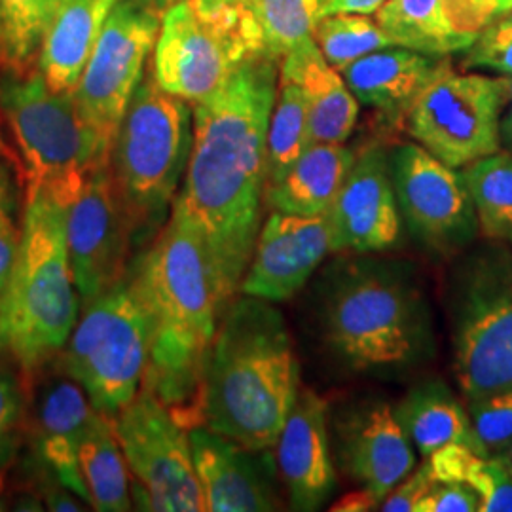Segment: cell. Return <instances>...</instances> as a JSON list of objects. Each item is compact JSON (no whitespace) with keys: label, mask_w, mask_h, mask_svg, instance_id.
<instances>
[{"label":"cell","mask_w":512,"mask_h":512,"mask_svg":"<svg viewBox=\"0 0 512 512\" xmlns=\"http://www.w3.org/2000/svg\"><path fill=\"white\" fill-rule=\"evenodd\" d=\"M475 205L478 230L488 239L512 234V152H495L461 171Z\"/></svg>","instance_id":"cell-30"},{"label":"cell","mask_w":512,"mask_h":512,"mask_svg":"<svg viewBox=\"0 0 512 512\" xmlns=\"http://www.w3.org/2000/svg\"><path fill=\"white\" fill-rule=\"evenodd\" d=\"M387 0H329L325 6V18L334 14H376Z\"/></svg>","instance_id":"cell-42"},{"label":"cell","mask_w":512,"mask_h":512,"mask_svg":"<svg viewBox=\"0 0 512 512\" xmlns=\"http://www.w3.org/2000/svg\"><path fill=\"white\" fill-rule=\"evenodd\" d=\"M311 145L310 112L300 88L279 74L266 143V184L274 186Z\"/></svg>","instance_id":"cell-31"},{"label":"cell","mask_w":512,"mask_h":512,"mask_svg":"<svg viewBox=\"0 0 512 512\" xmlns=\"http://www.w3.org/2000/svg\"><path fill=\"white\" fill-rule=\"evenodd\" d=\"M277 473L294 511L325 507L336 488L330 454L329 404L310 387H300L293 410L274 446Z\"/></svg>","instance_id":"cell-21"},{"label":"cell","mask_w":512,"mask_h":512,"mask_svg":"<svg viewBox=\"0 0 512 512\" xmlns=\"http://www.w3.org/2000/svg\"><path fill=\"white\" fill-rule=\"evenodd\" d=\"M253 57L266 55L247 0H177L162 16L152 74L196 105Z\"/></svg>","instance_id":"cell-8"},{"label":"cell","mask_w":512,"mask_h":512,"mask_svg":"<svg viewBox=\"0 0 512 512\" xmlns=\"http://www.w3.org/2000/svg\"><path fill=\"white\" fill-rule=\"evenodd\" d=\"M480 37L490 38V40L512 37V10L507 16L495 21L494 25H490Z\"/></svg>","instance_id":"cell-46"},{"label":"cell","mask_w":512,"mask_h":512,"mask_svg":"<svg viewBox=\"0 0 512 512\" xmlns=\"http://www.w3.org/2000/svg\"><path fill=\"white\" fill-rule=\"evenodd\" d=\"M444 63L446 57L389 46L349 63L340 73L359 103L399 116L410 110Z\"/></svg>","instance_id":"cell-23"},{"label":"cell","mask_w":512,"mask_h":512,"mask_svg":"<svg viewBox=\"0 0 512 512\" xmlns=\"http://www.w3.org/2000/svg\"><path fill=\"white\" fill-rule=\"evenodd\" d=\"M459 33L478 38L512 10V0H448Z\"/></svg>","instance_id":"cell-37"},{"label":"cell","mask_w":512,"mask_h":512,"mask_svg":"<svg viewBox=\"0 0 512 512\" xmlns=\"http://www.w3.org/2000/svg\"><path fill=\"white\" fill-rule=\"evenodd\" d=\"M152 353V325L129 266L82 308L59 366L82 385L95 412L114 418L141 391Z\"/></svg>","instance_id":"cell-7"},{"label":"cell","mask_w":512,"mask_h":512,"mask_svg":"<svg viewBox=\"0 0 512 512\" xmlns=\"http://www.w3.org/2000/svg\"><path fill=\"white\" fill-rule=\"evenodd\" d=\"M503 86H505V99H503V110H501V148L512 152V74L503 76Z\"/></svg>","instance_id":"cell-45"},{"label":"cell","mask_w":512,"mask_h":512,"mask_svg":"<svg viewBox=\"0 0 512 512\" xmlns=\"http://www.w3.org/2000/svg\"><path fill=\"white\" fill-rule=\"evenodd\" d=\"M73 183L40 188L25 196L18 258L0 294V330L23 384L54 363L78 323L80 296L67 243Z\"/></svg>","instance_id":"cell-4"},{"label":"cell","mask_w":512,"mask_h":512,"mask_svg":"<svg viewBox=\"0 0 512 512\" xmlns=\"http://www.w3.org/2000/svg\"><path fill=\"white\" fill-rule=\"evenodd\" d=\"M112 425L141 509L156 512H205L188 429L143 384Z\"/></svg>","instance_id":"cell-12"},{"label":"cell","mask_w":512,"mask_h":512,"mask_svg":"<svg viewBox=\"0 0 512 512\" xmlns=\"http://www.w3.org/2000/svg\"><path fill=\"white\" fill-rule=\"evenodd\" d=\"M454 376L467 401L512 387V253L463 260L452 285Z\"/></svg>","instance_id":"cell-9"},{"label":"cell","mask_w":512,"mask_h":512,"mask_svg":"<svg viewBox=\"0 0 512 512\" xmlns=\"http://www.w3.org/2000/svg\"><path fill=\"white\" fill-rule=\"evenodd\" d=\"M380 501L370 494L366 488H361L357 492H349L342 499H338L330 511L334 512H368L378 509Z\"/></svg>","instance_id":"cell-44"},{"label":"cell","mask_w":512,"mask_h":512,"mask_svg":"<svg viewBox=\"0 0 512 512\" xmlns=\"http://www.w3.org/2000/svg\"><path fill=\"white\" fill-rule=\"evenodd\" d=\"M313 40L338 71L365 55L395 46L376 19L361 14H334L321 19L313 29Z\"/></svg>","instance_id":"cell-34"},{"label":"cell","mask_w":512,"mask_h":512,"mask_svg":"<svg viewBox=\"0 0 512 512\" xmlns=\"http://www.w3.org/2000/svg\"><path fill=\"white\" fill-rule=\"evenodd\" d=\"M194 139V107L165 92L152 71L133 95L109 167L135 238L164 226L181 190Z\"/></svg>","instance_id":"cell-6"},{"label":"cell","mask_w":512,"mask_h":512,"mask_svg":"<svg viewBox=\"0 0 512 512\" xmlns=\"http://www.w3.org/2000/svg\"><path fill=\"white\" fill-rule=\"evenodd\" d=\"M21 230L16 228L14 220L0 222V294L6 291L10 277L18 258Z\"/></svg>","instance_id":"cell-41"},{"label":"cell","mask_w":512,"mask_h":512,"mask_svg":"<svg viewBox=\"0 0 512 512\" xmlns=\"http://www.w3.org/2000/svg\"><path fill=\"white\" fill-rule=\"evenodd\" d=\"M329 253L327 213L306 217L272 211L262 222L239 293L274 304L285 302L306 285Z\"/></svg>","instance_id":"cell-20"},{"label":"cell","mask_w":512,"mask_h":512,"mask_svg":"<svg viewBox=\"0 0 512 512\" xmlns=\"http://www.w3.org/2000/svg\"><path fill=\"white\" fill-rule=\"evenodd\" d=\"M205 512L277 511L279 473L270 450H251L198 425L188 431Z\"/></svg>","instance_id":"cell-17"},{"label":"cell","mask_w":512,"mask_h":512,"mask_svg":"<svg viewBox=\"0 0 512 512\" xmlns=\"http://www.w3.org/2000/svg\"><path fill=\"white\" fill-rule=\"evenodd\" d=\"M54 363L35 374L25 389L31 393V433L37 458L57 482L90 505L80 471V448L95 418L82 385Z\"/></svg>","instance_id":"cell-16"},{"label":"cell","mask_w":512,"mask_h":512,"mask_svg":"<svg viewBox=\"0 0 512 512\" xmlns=\"http://www.w3.org/2000/svg\"><path fill=\"white\" fill-rule=\"evenodd\" d=\"M465 69H484L495 74H512V37L501 40L478 37L465 52Z\"/></svg>","instance_id":"cell-40"},{"label":"cell","mask_w":512,"mask_h":512,"mask_svg":"<svg viewBox=\"0 0 512 512\" xmlns=\"http://www.w3.org/2000/svg\"><path fill=\"white\" fill-rule=\"evenodd\" d=\"M131 274L152 325L143 384L190 431L202 425L203 372L224 308L202 238L181 209L171 207L169 219L131 266Z\"/></svg>","instance_id":"cell-2"},{"label":"cell","mask_w":512,"mask_h":512,"mask_svg":"<svg viewBox=\"0 0 512 512\" xmlns=\"http://www.w3.org/2000/svg\"><path fill=\"white\" fill-rule=\"evenodd\" d=\"M298 391L300 366L281 311L255 296L234 298L203 372L202 425L251 450H274Z\"/></svg>","instance_id":"cell-3"},{"label":"cell","mask_w":512,"mask_h":512,"mask_svg":"<svg viewBox=\"0 0 512 512\" xmlns=\"http://www.w3.org/2000/svg\"><path fill=\"white\" fill-rule=\"evenodd\" d=\"M18 372L0 363V469L14 456L25 416L27 389Z\"/></svg>","instance_id":"cell-36"},{"label":"cell","mask_w":512,"mask_h":512,"mask_svg":"<svg viewBox=\"0 0 512 512\" xmlns=\"http://www.w3.org/2000/svg\"><path fill=\"white\" fill-rule=\"evenodd\" d=\"M0 63L4 65V57H2V16H0Z\"/></svg>","instance_id":"cell-50"},{"label":"cell","mask_w":512,"mask_h":512,"mask_svg":"<svg viewBox=\"0 0 512 512\" xmlns=\"http://www.w3.org/2000/svg\"><path fill=\"white\" fill-rule=\"evenodd\" d=\"M482 499L461 482H437L418 503L416 512H480Z\"/></svg>","instance_id":"cell-39"},{"label":"cell","mask_w":512,"mask_h":512,"mask_svg":"<svg viewBox=\"0 0 512 512\" xmlns=\"http://www.w3.org/2000/svg\"><path fill=\"white\" fill-rule=\"evenodd\" d=\"M503 76L456 73L446 59L406 112L408 133L442 164L463 169L501 150Z\"/></svg>","instance_id":"cell-11"},{"label":"cell","mask_w":512,"mask_h":512,"mask_svg":"<svg viewBox=\"0 0 512 512\" xmlns=\"http://www.w3.org/2000/svg\"><path fill=\"white\" fill-rule=\"evenodd\" d=\"M389 173L401 219L425 249L448 255L473 241L478 219L458 169L418 143H404L391 150Z\"/></svg>","instance_id":"cell-14"},{"label":"cell","mask_w":512,"mask_h":512,"mask_svg":"<svg viewBox=\"0 0 512 512\" xmlns=\"http://www.w3.org/2000/svg\"><path fill=\"white\" fill-rule=\"evenodd\" d=\"M4 355H8V349H6V344H4V338H2V330H0V363H2ZM8 357H10V355H8Z\"/></svg>","instance_id":"cell-49"},{"label":"cell","mask_w":512,"mask_h":512,"mask_svg":"<svg viewBox=\"0 0 512 512\" xmlns=\"http://www.w3.org/2000/svg\"><path fill=\"white\" fill-rule=\"evenodd\" d=\"M327 219L332 253H382L399 243L403 219L389 173V154L374 147L355 158Z\"/></svg>","instance_id":"cell-19"},{"label":"cell","mask_w":512,"mask_h":512,"mask_svg":"<svg viewBox=\"0 0 512 512\" xmlns=\"http://www.w3.org/2000/svg\"><path fill=\"white\" fill-rule=\"evenodd\" d=\"M0 156H2V158H6L10 164L14 165V167L18 169L19 173H23L21 160H19V156H16V152L12 150V147L6 143V139H4V135H2V131H0Z\"/></svg>","instance_id":"cell-48"},{"label":"cell","mask_w":512,"mask_h":512,"mask_svg":"<svg viewBox=\"0 0 512 512\" xmlns=\"http://www.w3.org/2000/svg\"><path fill=\"white\" fill-rule=\"evenodd\" d=\"M509 241H511V247H512V234H511V238H509Z\"/></svg>","instance_id":"cell-52"},{"label":"cell","mask_w":512,"mask_h":512,"mask_svg":"<svg viewBox=\"0 0 512 512\" xmlns=\"http://www.w3.org/2000/svg\"><path fill=\"white\" fill-rule=\"evenodd\" d=\"M160 23V14L129 0H116L73 92L76 110L107 162L122 118L147 74Z\"/></svg>","instance_id":"cell-13"},{"label":"cell","mask_w":512,"mask_h":512,"mask_svg":"<svg viewBox=\"0 0 512 512\" xmlns=\"http://www.w3.org/2000/svg\"><path fill=\"white\" fill-rule=\"evenodd\" d=\"M279 74L294 82L310 112L311 143L344 145L359 118V101L313 37L281 57Z\"/></svg>","instance_id":"cell-22"},{"label":"cell","mask_w":512,"mask_h":512,"mask_svg":"<svg viewBox=\"0 0 512 512\" xmlns=\"http://www.w3.org/2000/svg\"><path fill=\"white\" fill-rule=\"evenodd\" d=\"M67 243L82 308L128 272L135 234L109 164L92 167L76 188L67 215Z\"/></svg>","instance_id":"cell-15"},{"label":"cell","mask_w":512,"mask_h":512,"mask_svg":"<svg viewBox=\"0 0 512 512\" xmlns=\"http://www.w3.org/2000/svg\"><path fill=\"white\" fill-rule=\"evenodd\" d=\"M255 16L264 55L281 61L294 46L313 37L329 0H247Z\"/></svg>","instance_id":"cell-32"},{"label":"cell","mask_w":512,"mask_h":512,"mask_svg":"<svg viewBox=\"0 0 512 512\" xmlns=\"http://www.w3.org/2000/svg\"><path fill=\"white\" fill-rule=\"evenodd\" d=\"M507 452H509V456H511V459H512V444H511V448H509V450H507Z\"/></svg>","instance_id":"cell-51"},{"label":"cell","mask_w":512,"mask_h":512,"mask_svg":"<svg viewBox=\"0 0 512 512\" xmlns=\"http://www.w3.org/2000/svg\"><path fill=\"white\" fill-rule=\"evenodd\" d=\"M376 21L395 46L420 54L448 57L467 52L476 42L459 33L448 0H387Z\"/></svg>","instance_id":"cell-27"},{"label":"cell","mask_w":512,"mask_h":512,"mask_svg":"<svg viewBox=\"0 0 512 512\" xmlns=\"http://www.w3.org/2000/svg\"><path fill=\"white\" fill-rule=\"evenodd\" d=\"M319 327L334 355L359 372L416 365L433 351L427 302L412 274L391 260H342L325 274Z\"/></svg>","instance_id":"cell-5"},{"label":"cell","mask_w":512,"mask_h":512,"mask_svg":"<svg viewBox=\"0 0 512 512\" xmlns=\"http://www.w3.org/2000/svg\"><path fill=\"white\" fill-rule=\"evenodd\" d=\"M279 61L253 57L194 107V139L173 207L200 234L222 308L236 298L262 228L266 143Z\"/></svg>","instance_id":"cell-1"},{"label":"cell","mask_w":512,"mask_h":512,"mask_svg":"<svg viewBox=\"0 0 512 512\" xmlns=\"http://www.w3.org/2000/svg\"><path fill=\"white\" fill-rule=\"evenodd\" d=\"M80 471L93 511H131L128 463L116 437L112 418L99 412L95 414L80 448Z\"/></svg>","instance_id":"cell-28"},{"label":"cell","mask_w":512,"mask_h":512,"mask_svg":"<svg viewBox=\"0 0 512 512\" xmlns=\"http://www.w3.org/2000/svg\"><path fill=\"white\" fill-rule=\"evenodd\" d=\"M129 2H133V4H137V6L147 8L150 12H156V14L164 16L165 10H167L171 4H175L177 0H129Z\"/></svg>","instance_id":"cell-47"},{"label":"cell","mask_w":512,"mask_h":512,"mask_svg":"<svg viewBox=\"0 0 512 512\" xmlns=\"http://www.w3.org/2000/svg\"><path fill=\"white\" fill-rule=\"evenodd\" d=\"M116 0H63L38 52V71L59 93L73 95Z\"/></svg>","instance_id":"cell-24"},{"label":"cell","mask_w":512,"mask_h":512,"mask_svg":"<svg viewBox=\"0 0 512 512\" xmlns=\"http://www.w3.org/2000/svg\"><path fill=\"white\" fill-rule=\"evenodd\" d=\"M437 476L431 469L429 459H423L420 467H416L410 475L401 480L380 505L384 512H416V507L429 490L437 484Z\"/></svg>","instance_id":"cell-38"},{"label":"cell","mask_w":512,"mask_h":512,"mask_svg":"<svg viewBox=\"0 0 512 512\" xmlns=\"http://www.w3.org/2000/svg\"><path fill=\"white\" fill-rule=\"evenodd\" d=\"M440 482H461L482 499L480 512H512V459L509 452L482 456L463 444H448L429 456Z\"/></svg>","instance_id":"cell-29"},{"label":"cell","mask_w":512,"mask_h":512,"mask_svg":"<svg viewBox=\"0 0 512 512\" xmlns=\"http://www.w3.org/2000/svg\"><path fill=\"white\" fill-rule=\"evenodd\" d=\"M355 158L344 145L311 143L279 183L264 188V202L272 211L323 215L336 200Z\"/></svg>","instance_id":"cell-26"},{"label":"cell","mask_w":512,"mask_h":512,"mask_svg":"<svg viewBox=\"0 0 512 512\" xmlns=\"http://www.w3.org/2000/svg\"><path fill=\"white\" fill-rule=\"evenodd\" d=\"M63 0H0L2 57L8 69L25 71L38 59Z\"/></svg>","instance_id":"cell-33"},{"label":"cell","mask_w":512,"mask_h":512,"mask_svg":"<svg viewBox=\"0 0 512 512\" xmlns=\"http://www.w3.org/2000/svg\"><path fill=\"white\" fill-rule=\"evenodd\" d=\"M467 412L486 454L507 452L512 444V387L469 401Z\"/></svg>","instance_id":"cell-35"},{"label":"cell","mask_w":512,"mask_h":512,"mask_svg":"<svg viewBox=\"0 0 512 512\" xmlns=\"http://www.w3.org/2000/svg\"><path fill=\"white\" fill-rule=\"evenodd\" d=\"M334 452L342 469L374 495L380 505L416 469L414 444L391 404L361 401L332 418Z\"/></svg>","instance_id":"cell-18"},{"label":"cell","mask_w":512,"mask_h":512,"mask_svg":"<svg viewBox=\"0 0 512 512\" xmlns=\"http://www.w3.org/2000/svg\"><path fill=\"white\" fill-rule=\"evenodd\" d=\"M0 112L16 137L27 196L109 164L97 152L71 93L54 92L40 71L0 73Z\"/></svg>","instance_id":"cell-10"},{"label":"cell","mask_w":512,"mask_h":512,"mask_svg":"<svg viewBox=\"0 0 512 512\" xmlns=\"http://www.w3.org/2000/svg\"><path fill=\"white\" fill-rule=\"evenodd\" d=\"M393 412L423 459L448 444H463L490 456L476 437L467 408L442 380L429 378L414 385Z\"/></svg>","instance_id":"cell-25"},{"label":"cell","mask_w":512,"mask_h":512,"mask_svg":"<svg viewBox=\"0 0 512 512\" xmlns=\"http://www.w3.org/2000/svg\"><path fill=\"white\" fill-rule=\"evenodd\" d=\"M10 162L0 156V222L12 219V211L16 205V188L12 181Z\"/></svg>","instance_id":"cell-43"}]
</instances>
